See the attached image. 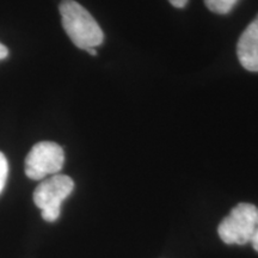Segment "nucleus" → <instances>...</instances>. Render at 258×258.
Returning <instances> with one entry per match:
<instances>
[{
  "mask_svg": "<svg viewBox=\"0 0 258 258\" xmlns=\"http://www.w3.org/2000/svg\"><path fill=\"white\" fill-rule=\"evenodd\" d=\"M86 51H89L90 54H91L92 56H96L97 55V51H96V48H91V49H89V50H86Z\"/></svg>",
  "mask_w": 258,
  "mask_h": 258,
  "instance_id": "obj_11",
  "label": "nucleus"
},
{
  "mask_svg": "<svg viewBox=\"0 0 258 258\" xmlns=\"http://www.w3.org/2000/svg\"><path fill=\"white\" fill-rule=\"evenodd\" d=\"M74 189V182L66 175H54L43 179L34 191V202L41 209L42 218L48 222L60 217L61 205Z\"/></svg>",
  "mask_w": 258,
  "mask_h": 258,
  "instance_id": "obj_2",
  "label": "nucleus"
},
{
  "mask_svg": "<svg viewBox=\"0 0 258 258\" xmlns=\"http://www.w3.org/2000/svg\"><path fill=\"white\" fill-rule=\"evenodd\" d=\"M237 3L238 0H205L206 6L218 15L228 14Z\"/></svg>",
  "mask_w": 258,
  "mask_h": 258,
  "instance_id": "obj_6",
  "label": "nucleus"
},
{
  "mask_svg": "<svg viewBox=\"0 0 258 258\" xmlns=\"http://www.w3.org/2000/svg\"><path fill=\"white\" fill-rule=\"evenodd\" d=\"M169 2L171 3V5L175 6V8L183 9L186 5V3H188V0H169Z\"/></svg>",
  "mask_w": 258,
  "mask_h": 258,
  "instance_id": "obj_9",
  "label": "nucleus"
},
{
  "mask_svg": "<svg viewBox=\"0 0 258 258\" xmlns=\"http://www.w3.org/2000/svg\"><path fill=\"white\" fill-rule=\"evenodd\" d=\"M237 55L245 70L258 72V15L239 37Z\"/></svg>",
  "mask_w": 258,
  "mask_h": 258,
  "instance_id": "obj_5",
  "label": "nucleus"
},
{
  "mask_svg": "<svg viewBox=\"0 0 258 258\" xmlns=\"http://www.w3.org/2000/svg\"><path fill=\"white\" fill-rule=\"evenodd\" d=\"M251 244H252L253 249L258 252V208H257V217H256V225H254V231L251 237Z\"/></svg>",
  "mask_w": 258,
  "mask_h": 258,
  "instance_id": "obj_8",
  "label": "nucleus"
},
{
  "mask_svg": "<svg viewBox=\"0 0 258 258\" xmlns=\"http://www.w3.org/2000/svg\"><path fill=\"white\" fill-rule=\"evenodd\" d=\"M59 11L67 36L79 49L89 50L101 46L104 34L91 14L74 0H62Z\"/></svg>",
  "mask_w": 258,
  "mask_h": 258,
  "instance_id": "obj_1",
  "label": "nucleus"
},
{
  "mask_svg": "<svg viewBox=\"0 0 258 258\" xmlns=\"http://www.w3.org/2000/svg\"><path fill=\"white\" fill-rule=\"evenodd\" d=\"M64 163L62 147L53 141H41L31 148L25 159V175L30 179L42 180L57 175Z\"/></svg>",
  "mask_w": 258,
  "mask_h": 258,
  "instance_id": "obj_4",
  "label": "nucleus"
},
{
  "mask_svg": "<svg viewBox=\"0 0 258 258\" xmlns=\"http://www.w3.org/2000/svg\"><path fill=\"white\" fill-rule=\"evenodd\" d=\"M256 217V206L252 203H238L219 225V237L226 244H247L254 231Z\"/></svg>",
  "mask_w": 258,
  "mask_h": 258,
  "instance_id": "obj_3",
  "label": "nucleus"
},
{
  "mask_svg": "<svg viewBox=\"0 0 258 258\" xmlns=\"http://www.w3.org/2000/svg\"><path fill=\"white\" fill-rule=\"evenodd\" d=\"M8 55H9V49L4 46V44L0 43V60L8 57Z\"/></svg>",
  "mask_w": 258,
  "mask_h": 258,
  "instance_id": "obj_10",
  "label": "nucleus"
},
{
  "mask_svg": "<svg viewBox=\"0 0 258 258\" xmlns=\"http://www.w3.org/2000/svg\"><path fill=\"white\" fill-rule=\"evenodd\" d=\"M9 176V163L6 159L5 154L0 152V194L3 192V190L5 188L6 180H8Z\"/></svg>",
  "mask_w": 258,
  "mask_h": 258,
  "instance_id": "obj_7",
  "label": "nucleus"
}]
</instances>
